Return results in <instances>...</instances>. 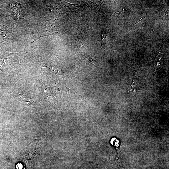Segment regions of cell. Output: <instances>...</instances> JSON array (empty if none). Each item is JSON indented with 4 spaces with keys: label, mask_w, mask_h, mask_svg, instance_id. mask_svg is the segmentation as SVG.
Returning <instances> with one entry per match:
<instances>
[{
    "label": "cell",
    "mask_w": 169,
    "mask_h": 169,
    "mask_svg": "<svg viewBox=\"0 0 169 169\" xmlns=\"http://www.w3.org/2000/svg\"><path fill=\"white\" fill-rule=\"evenodd\" d=\"M134 86L135 85L133 84V82L131 84L130 89V92L131 94L132 93L133 94V93H135V92L134 91V90L135 91Z\"/></svg>",
    "instance_id": "7"
},
{
    "label": "cell",
    "mask_w": 169,
    "mask_h": 169,
    "mask_svg": "<svg viewBox=\"0 0 169 169\" xmlns=\"http://www.w3.org/2000/svg\"><path fill=\"white\" fill-rule=\"evenodd\" d=\"M109 38V33L106 31H103L101 35V39L102 46L104 48L106 47Z\"/></svg>",
    "instance_id": "3"
},
{
    "label": "cell",
    "mask_w": 169,
    "mask_h": 169,
    "mask_svg": "<svg viewBox=\"0 0 169 169\" xmlns=\"http://www.w3.org/2000/svg\"><path fill=\"white\" fill-rule=\"evenodd\" d=\"M20 100L23 103H26L27 105H31L32 104V100L24 96L20 95Z\"/></svg>",
    "instance_id": "5"
},
{
    "label": "cell",
    "mask_w": 169,
    "mask_h": 169,
    "mask_svg": "<svg viewBox=\"0 0 169 169\" xmlns=\"http://www.w3.org/2000/svg\"><path fill=\"white\" fill-rule=\"evenodd\" d=\"M111 141H112V144L117 146H118L119 145V141L116 138H114L112 139Z\"/></svg>",
    "instance_id": "6"
},
{
    "label": "cell",
    "mask_w": 169,
    "mask_h": 169,
    "mask_svg": "<svg viewBox=\"0 0 169 169\" xmlns=\"http://www.w3.org/2000/svg\"><path fill=\"white\" fill-rule=\"evenodd\" d=\"M80 59L83 63L90 67L95 66L97 63L96 60L88 55L82 56Z\"/></svg>",
    "instance_id": "2"
},
{
    "label": "cell",
    "mask_w": 169,
    "mask_h": 169,
    "mask_svg": "<svg viewBox=\"0 0 169 169\" xmlns=\"http://www.w3.org/2000/svg\"><path fill=\"white\" fill-rule=\"evenodd\" d=\"M39 149V141L35 139L28 145L25 155L28 159H33L37 155Z\"/></svg>",
    "instance_id": "1"
},
{
    "label": "cell",
    "mask_w": 169,
    "mask_h": 169,
    "mask_svg": "<svg viewBox=\"0 0 169 169\" xmlns=\"http://www.w3.org/2000/svg\"><path fill=\"white\" fill-rule=\"evenodd\" d=\"M77 46L80 48H85L87 47V45L85 40L81 38H77L75 40Z\"/></svg>",
    "instance_id": "4"
}]
</instances>
